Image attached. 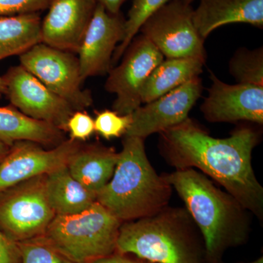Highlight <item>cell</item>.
<instances>
[{
    "mask_svg": "<svg viewBox=\"0 0 263 263\" xmlns=\"http://www.w3.org/2000/svg\"><path fill=\"white\" fill-rule=\"evenodd\" d=\"M160 134L161 152L175 169L200 170L246 210L262 219L263 188L252 164L258 132L241 126L228 138H216L188 118Z\"/></svg>",
    "mask_w": 263,
    "mask_h": 263,
    "instance_id": "6da1fadb",
    "label": "cell"
},
{
    "mask_svg": "<svg viewBox=\"0 0 263 263\" xmlns=\"http://www.w3.org/2000/svg\"><path fill=\"white\" fill-rule=\"evenodd\" d=\"M182 199L203 239L205 255L216 263L230 247L243 243L249 235L247 210L229 193L194 168L164 175Z\"/></svg>",
    "mask_w": 263,
    "mask_h": 263,
    "instance_id": "7a4b0ae2",
    "label": "cell"
},
{
    "mask_svg": "<svg viewBox=\"0 0 263 263\" xmlns=\"http://www.w3.org/2000/svg\"><path fill=\"white\" fill-rule=\"evenodd\" d=\"M113 176L98 194L97 202L122 222L154 215L167 206L172 186L152 167L144 139L124 136Z\"/></svg>",
    "mask_w": 263,
    "mask_h": 263,
    "instance_id": "3957f363",
    "label": "cell"
},
{
    "mask_svg": "<svg viewBox=\"0 0 263 263\" xmlns=\"http://www.w3.org/2000/svg\"><path fill=\"white\" fill-rule=\"evenodd\" d=\"M196 228L186 209L167 206L148 217L123 222L117 252L151 263H200Z\"/></svg>",
    "mask_w": 263,
    "mask_h": 263,
    "instance_id": "277c9868",
    "label": "cell"
},
{
    "mask_svg": "<svg viewBox=\"0 0 263 263\" xmlns=\"http://www.w3.org/2000/svg\"><path fill=\"white\" fill-rule=\"evenodd\" d=\"M122 223L95 202L79 214L55 216L43 236L72 262L88 263L117 252Z\"/></svg>",
    "mask_w": 263,
    "mask_h": 263,
    "instance_id": "5b68a950",
    "label": "cell"
},
{
    "mask_svg": "<svg viewBox=\"0 0 263 263\" xmlns=\"http://www.w3.org/2000/svg\"><path fill=\"white\" fill-rule=\"evenodd\" d=\"M46 175L0 191V231L13 241L43 236L56 214L46 193Z\"/></svg>",
    "mask_w": 263,
    "mask_h": 263,
    "instance_id": "8992f818",
    "label": "cell"
},
{
    "mask_svg": "<svg viewBox=\"0 0 263 263\" xmlns=\"http://www.w3.org/2000/svg\"><path fill=\"white\" fill-rule=\"evenodd\" d=\"M19 61L75 110H84L92 105L91 92L81 86L84 81L76 53L40 43L19 56Z\"/></svg>",
    "mask_w": 263,
    "mask_h": 263,
    "instance_id": "52a82bcc",
    "label": "cell"
},
{
    "mask_svg": "<svg viewBox=\"0 0 263 263\" xmlns=\"http://www.w3.org/2000/svg\"><path fill=\"white\" fill-rule=\"evenodd\" d=\"M193 10L181 0H171L145 21L139 32L166 58L206 60L205 40L194 24Z\"/></svg>",
    "mask_w": 263,
    "mask_h": 263,
    "instance_id": "ba28073f",
    "label": "cell"
},
{
    "mask_svg": "<svg viewBox=\"0 0 263 263\" xmlns=\"http://www.w3.org/2000/svg\"><path fill=\"white\" fill-rule=\"evenodd\" d=\"M122 58L121 63L109 71L105 89L116 95L113 110L127 115L142 105L143 85L164 57L141 34L132 41Z\"/></svg>",
    "mask_w": 263,
    "mask_h": 263,
    "instance_id": "9c48e42d",
    "label": "cell"
},
{
    "mask_svg": "<svg viewBox=\"0 0 263 263\" xmlns=\"http://www.w3.org/2000/svg\"><path fill=\"white\" fill-rule=\"evenodd\" d=\"M3 78L5 95L10 105L27 117L48 123L66 133L67 121L75 111L70 104L21 65L10 67Z\"/></svg>",
    "mask_w": 263,
    "mask_h": 263,
    "instance_id": "30bf717a",
    "label": "cell"
},
{
    "mask_svg": "<svg viewBox=\"0 0 263 263\" xmlns=\"http://www.w3.org/2000/svg\"><path fill=\"white\" fill-rule=\"evenodd\" d=\"M81 145L69 138L47 149L34 142H16L0 162V191L67 166Z\"/></svg>",
    "mask_w": 263,
    "mask_h": 263,
    "instance_id": "8fae6325",
    "label": "cell"
},
{
    "mask_svg": "<svg viewBox=\"0 0 263 263\" xmlns=\"http://www.w3.org/2000/svg\"><path fill=\"white\" fill-rule=\"evenodd\" d=\"M202 81L194 78L150 103L141 105L133 114V122L124 136L144 139L184 122L201 96Z\"/></svg>",
    "mask_w": 263,
    "mask_h": 263,
    "instance_id": "7c38bea8",
    "label": "cell"
},
{
    "mask_svg": "<svg viewBox=\"0 0 263 263\" xmlns=\"http://www.w3.org/2000/svg\"><path fill=\"white\" fill-rule=\"evenodd\" d=\"M125 21L121 12L111 14L98 3L76 53L83 81L106 75L113 67L114 51L124 39Z\"/></svg>",
    "mask_w": 263,
    "mask_h": 263,
    "instance_id": "4fadbf2b",
    "label": "cell"
},
{
    "mask_svg": "<svg viewBox=\"0 0 263 263\" xmlns=\"http://www.w3.org/2000/svg\"><path fill=\"white\" fill-rule=\"evenodd\" d=\"M212 85L200 110L212 123L245 121L263 124V86L228 84L211 72Z\"/></svg>",
    "mask_w": 263,
    "mask_h": 263,
    "instance_id": "5bb4252c",
    "label": "cell"
},
{
    "mask_svg": "<svg viewBox=\"0 0 263 263\" xmlns=\"http://www.w3.org/2000/svg\"><path fill=\"white\" fill-rule=\"evenodd\" d=\"M96 0H52L41 22V41L77 53L96 9Z\"/></svg>",
    "mask_w": 263,
    "mask_h": 263,
    "instance_id": "9a60e30c",
    "label": "cell"
},
{
    "mask_svg": "<svg viewBox=\"0 0 263 263\" xmlns=\"http://www.w3.org/2000/svg\"><path fill=\"white\" fill-rule=\"evenodd\" d=\"M193 22L204 40L221 26L235 23L263 27V0H200Z\"/></svg>",
    "mask_w": 263,
    "mask_h": 263,
    "instance_id": "2e32d148",
    "label": "cell"
},
{
    "mask_svg": "<svg viewBox=\"0 0 263 263\" xmlns=\"http://www.w3.org/2000/svg\"><path fill=\"white\" fill-rule=\"evenodd\" d=\"M119 159V152L102 145H81L70 157V174L91 193L97 194L110 181Z\"/></svg>",
    "mask_w": 263,
    "mask_h": 263,
    "instance_id": "e0dca14e",
    "label": "cell"
},
{
    "mask_svg": "<svg viewBox=\"0 0 263 263\" xmlns=\"http://www.w3.org/2000/svg\"><path fill=\"white\" fill-rule=\"evenodd\" d=\"M65 140L60 128L27 117L12 105L0 107V141L8 146L28 141L53 148Z\"/></svg>",
    "mask_w": 263,
    "mask_h": 263,
    "instance_id": "ac0fdd59",
    "label": "cell"
},
{
    "mask_svg": "<svg viewBox=\"0 0 263 263\" xmlns=\"http://www.w3.org/2000/svg\"><path fill=\"white\" fill-rule=\"evenodd\" d=\"M46 193L56 216L79 214L97 202V195L78 181L67 166L46 175Z\"/></svg>",
    "mask_w": 263,
    "mask_h": 263,
    "instance_id": "d6986e66",
    "label": "cell"
},
{
    "mask_svg": "<svg viewBox=\"0 0 263 263\" xmlns=\"http://www.w3.org/2000/svg\"><path fill=\"white\" fill-rule=\"evenodd\" d=\"M205 60L196 57L166 58L152 71L141 91L142 104L160 98L202 72Z\"/></svg>",
    "mask_w": 263,
    "mask_h": 263,
    "instance_id": "ffe728a7",
    "label": "cell"
},
{
    "mask_svg": "<svg viewBox=\"0 0 263 263\" xmlns=\"http://www.w3.org/2000/svg\"><path fill=\"white\" fill-rule=\"evenodd\" d=\"M41 22L40 13L0 17V61L42 43Z\"/></svg>",
    "mask_w": 263,
    "mask_h": 263,
    "instance_id": "44dd1931",
    "label": "cell"
},
{
    "mask_svg": "<svg viewBox=\"0 0 263 263\" xmlns=\"http://www.w3.org/2000/svg\"><path fill=\"white\" fill-rule=\"evenodd\" d=\"M230 74L238 84L263 86V48H241L229 62Z\"/></svg>",
    "mask_w": 263,
    "mask_h": 263,
    "instance_id": "7402d4cb",
    "label": "cell"
},
{
    "mask_svg": "<svg viewBox=\"0 0 263 263\" xmlns=\"http://www.w3.org/2000/svg\"><path fill=\"white\" fill-rule=\"evenodd\" d=\"M171 0H133L125 21L124 39L114 51L112 64L117 63L122 58L132 41L136 37L141 26L156 10Z\"/></svg>",
    "mask_w": 263,
    "mask_h": 263,
    "instance_id": "603a6c76",
    "label": "cell"
},
{
    "mask_svg": "<svg viewBox=\"0 0 263 263\" xmlns=\"http://www.w3.org/2000/svg\"><path fill=\"white\" fill-rule=\"evenodd\" d=\"M20 263H74L40 236L18 243Z\"/></svg>",
    "mask_w": 263,
    "mask_h": 263,
    "instance_id": "cb8c5ba5",
    "label": "cell"
},
{
    "mask_svg": "<svg viewBox=\"0 0 263 263\" xmlns=\"http://www.w3.org/2000/svg\"><path fill=\"white\" fill-rule=\"evenodd\" d=\"M132 122V114L121 115L114 110H102L95 119V132L107 140L119 138L126 134Z\"/></svg>",
    "mask_w": 263,
    "mask_h": 263,
    "instance_id": "d4e9b609",
    "label": "cell"
},
{
    "mask_svg": "<svg viewBox=\"0 0 263 263\" xmlns=\"http://www.w3.org/2000/svg\"><path fill=\"white\" fill-rule=\"evenodd\" d=\"M66 132L74 141H86L95 132V120L84 110H75L67 121Z\"/></svg>",
    "mask_w": 263,
    "mask_h": 263,
    "instance_id": "484cf974",
    "label": "cell"
},
{
    "mask_svg": "<svg viewBox=\"0 0 263 263\" xmlns=\"http://www.w3.org/2000/svg\"><path fill=\"white\" fill-rule=\"evenodd\" d=\"M52 0H0V17L39 13L48 9Z\"/></svg>",
    "mask_w": 263,
    "mask_h": 263,
    "instance_id": "4316f807",
    "label": "cell"
},
{
    "mask_svg": "<svg viewBox=\"0 0 263 263\" xmlns=\"http://www.w3.org/2000/svg\"><path fill=\"white\" fill-rule=\"evenodd\" d=\"M0 263H20L18 243L0 231Z\"/></svg>",
    "mask_w": 263,
    "mask_h": 263,
    "instance_id": "83f0119b",
    "label": "cell"
},
{
    "mask_svg": "<svg viewBox=\"0 0 263 263\" xmlns=\"http://www.w3.org/2000/svg\"><path fill=\"white\" fill-rule=\"evenodd\" d=\"M88 263H146L141 261L133 260L126 257L124 254H112L105 257L95 259Z\"/></svg>",
    "mask_w": 263,
    "mask_h": 263,
    "instance_id": "f1b7e54d",
    "label": "cell"
},
{
    "mask_svg": "<svg viewBox=\"0 0 263 263\" xmlns=\"http://www.w3.org/2000/svg\"><path fill=\"white\" fill-rule=\"evenodd\" d=\"M98 4L103 5L104 8L111 14L120 13L122 5L127 0H96Z\"/></svg>",
    "mask_w": 263,
    "mask_h": 263,
    "instance_id": "f546056e",
    "label": "cell"
},
{
    "mask_svg": "<svg viewBox=\"0 0 263 263\" xmlns=\"http://www.w3.org/2000/svg\"><path fill=\"white\" fill-rule=\"evenodd\" d=\"M10 146L0 141V162L5 158V156L9 152Z\"/></svg>",
    "mask_w": 263,
    "mask_h": 263,
    "instance_id": "4dcf8cb0",
    "label": "cell"
},
{
    "mask_svg": "<svg viewBox=\"0 0 263 263\" xmlns=\"http://www.w3.org/2000/svg\"><path fill=\"white\" fill-rule=\"evenodd\" d=\"M5 85L4 79L3 76H0V98L3 95H5Z\"/></svg>",
    "mask_w": 263,
    "mask_h": 263,
    "instance_id": "1f68e13d",
    "label": "cell"
},
{
    "mask_svg": "<svg viewBox=\"0 0 263 263\" xmlns=\"http://www.w3.org/2000/svg\"><path fill=\"white\" fill-rule=\"evenodd\" d=\"M247 263H263V257H259V258L256 259V260L252 261V262Z\"/></svg>",
    "mask_w": 263,
    "mask_h": 263,
    "instance_id": "d6a6232c",
    "label": "cell"
},
{
    "mask_svg": "<svg viewBox=\"0 0 263 263\" xmlns=\"http://www.w3.org/2000/svg\"><path fill=\"white\" fill-rule=\"evenodd\" d=\"M181 1H182L183 3H184L185 4L191 5L194 0H181Z\"/></svg>",
    "mask_w": 263,
    "mask_h": 263,
    "instance_id": "836d02e7",
    "label": "cell"
}]
</instances>
